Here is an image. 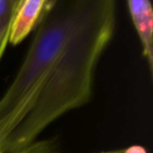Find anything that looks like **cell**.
<instances>
[{"label": "cell", "instance_id": "6da1fadb", "mask_svg": "<svg viewBox=\"0 0 153 153\" xmlns=\"http://www.w3.org/2000/svg\"><path fill=\"white\" fill-rule=\"evenodd\" d=\"M114 0H78L70 32L40 96L26 118L7 136L1 153H16L65 113L88 103L99 61L117 24Z\"/></svg>", "mask_w": 153, "mask_h": 153}, {"label": "cell", "instance_id": "3957f363", "mask_svg": "<svg viewBox=\"0 0 153 153\" xmlns=\"http://www.w3.org/2000/svg\"><path fill=\"white\" fill-rule=\"evenodd\" d=\"M127 8L139 36L143 54L153 75V7L149 0H129Z\"/></svg>", "mask_w": 153, "mask_h": 153}, {"label": "cell", "instance_id": "7a4b0ae2", "mask_svg": "<svg viewBox=\"0 0 153 153\" xmlns=\"http://www.w3.org/2000/svg\"><path fill=\"white\" fill-rule=\"evenodd\" d=\"M78 0H48L16 75L0 99V153L7 136L36 105L70 32Z\"/></svg>", "mask_w": 153, "mask_h": 153}, {"label": "cell", "instance_id": "ba28073f", "mask_svg": "<svg viewBox=\"0 0 153 153\" xmlns=\"http://www.w3.org/2000/svg\"><path fill=\"white\" fill-rule=\"evenodd\" d=\"M123 150H116V151H108V152H101L99 153H122Z\"/></svg>", "mask_w": 153, "mask_h": 153}, {"label": "cell", "instance_id": "5b68a950", "mask_svg": "<svg viewBox=\"0 0 153 153\" xmlns=\"http://www.w3.org/2000/svg\"><path fill=\"white\" fill-rule=\"evenodd\" d=\"M20 0H0V60L7 44L12 22Z\"/></svg>", "mask_w": 153, "mask_h": 153}, {"label": "cell", "instance_id": "52a82bcc", "mask_svg": "<svg viewBox=\"0 0 153 153\" xmlns=\"http://www.w3.org/2000/svg\"><path fill=\"white\" fill-rule=\"evenodd\" d=\"M122 153H147V151L142 146L134 145L127 149H124Z\"/></svg>", "mask_w": 153, "mask_h": 153}, {"label": "cell", "instance_id": "8992f818", "mask_svg": "<svg viewBox=\"0 0 153 153\" xmlns=\"http://www.w3.org/2000/svg\"><path fill=\"white\" fill-rule=\"evenodd\" d=\"M55 142L52 139L36 141L27 148L16 153H55Z\"/></svg>", "mask_w": 153, "mask_h": 153}, {"label": "cell", "instance_id": "277c9868", "mask_svg": "<svg viewBox=\"0 0 153 153\" xmlns=\"http://www.w3.org/2000/svg\"><path fill=\"white\" fill-rule=\"evenodd\" d=\"M48 0H20L9 36L13 46L20 44L37 27L46 8Z\"/></svg>", "mask_w": 153, "mask_h": 153}]
</instances>
